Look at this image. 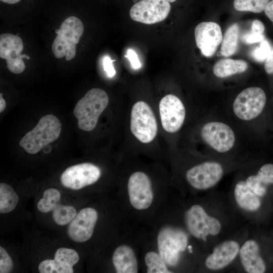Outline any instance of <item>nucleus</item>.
<instances>
[{
	"instance_id": "nucleus-25",
	"label": "nucleus",
	"mask_w": 273,
	"mask_h": 273,
	"mask_svg": "<svg viewBox=\"0 0 273 273\" xmlns=\"http://www.w3.org/2000/svg\"><path fill=\"white\" fill-rule=\"evenodd\" d=\"M61 194L57 189H48L44 191L43 197L37 202V208L41 212H49L59 204Z\"/></svg>"
},
{
	"instance_id": "nucleus-17",
	"label": "nucleus",
	"mask_w": 273,
	"mask_h": 273,
	"mask_svg": "<svg viewBox=\"0 0 273 273\" xmlns=\"http://www.w3.org/2000/svg\"><path fill=\"white\" fill-rule=\"evenodd\" d=\"M239 251V245L237 242L225 241L214 248L213 253L207 257L205 265L211 270L221 269L236 258Z\"/></svg>"
},
{
	"instance_id": "nucleus-7",
	"label": "nucleus",
	"mask_w": 273,
	"mask_h": 273,
	"mask_svg": "<svg viewBox=\"0 0 273 273\" xmlns=\"http://www.w3.org/2000/svg\"><path fill=\"white\" fill-rule=\"evenodd\" d=\"M185 221L190 233L195 238L204 241L207 236H215L221 230L219 221L209 216L203 208L198 205H193L186 212Z\"/></svg>"
},
{
	"instance_id": "nucleus-42",
	"label": "nucleus",
	"mask_w": 273,
	"mask_h": 273,
	"mask_svg": "<svg viewBox=\"0 0 273 273\" xmlns=\"http://www.w3.org/2000/svg\"><path fill=\"white\" fill-rule=\"evenodd\" d=\"M188 249L189 250L192 249V246H188Z\"/></svg>"
},
{
	"instance_id": "nucleus-24",
	"label": "nucleus",
	"mask_w": 273,
	"mask_h": 273,
	"mask_svg": "<svg viewBox=\"0 0 273 273\" xmlns=\"http://www.w3.org/2000/svg\"><path fill=\"white\" fill-rule=\"evenodd\" d=\"M19 201L18 196L9 185L0 183V213H7L13 210Z\"/></svg>"
},
{
	"instance_id": "nucleus-37",
	"label": "nucleus",
	"mask_w": 273,
	"mask_h": 273,
	"mask_svg": "<svg viewBox=\"0 0 273 273\" xmlns=\"http://www.w3.org/2000/svg\"><path fill=\"white\" fill-rule=\"evenodd\" d=\"M264 69L267 74H273V49L265 60Z\"/></svg>"
},
{
	"instance_id": "nucleus-9",
	"label": "nucleus",
	"mask_w": 273,
	"mask_h": 273,
	"mask_svg": "<svg viewBox=\"0 0 273 273\" xmlns=\"http://www.w3.org/2000/svg\"><path fill=\"white\" fill-rule=\"evenodd\" d=\"M170 10L169 2L165 0H142L131 7L129 15L135 21L153 24L166 19Z\"/></svg>"
},
{
	"instance_id": "nucleus-3",
	"label": "nucleus",
	"mask_w": 273,
	"mask_h": 273,
	"mask_svg": "<svg viewBox=\"0 0 273 273\" xmlns=\"http://www.w3.org/2000/svg\"><path fill=\"white\" fill-rule=\"evenodd\" d=\"M84 32L81 21L75 16L66 18L59 29L55 30L57 34L52 46L55 57L60 59L65 57L67 61L72 60L76 55V44Z\"/></svg>"
},
{
	"instance_id": "nucleus-4",
	"label": "nucleus",
	"mask_w": 273,
	"mask_h": 273,
	"mask_svg": "<svg viewBox=\"0 0 273 273\" xmlns=\"http://www.w3.org/2000/svg\"><path fill=\"white\" fill-rule=\"evenodd\" d=\"M130 129L133 135L140 142L148 144L156 138L158 125L154 112L146 102L134 104L130 113Z\"/></svg>"
},
{
	"instance_id": "nucleus-1",
	"label": "nucleus",
	"mask_w": 273,
	"mask_h": 273,
	"mask_svg": "<svg viewBox=\"0 0 273 273\" xmlns=\"http://www.w3.org/2000/svg\"><path fill=\"white\" fill-rule=\"evenodd\" d=\"M109 97L102 89L89 90L76 104L73 114L77 119L78 127L90 131L96 126L99 118L109 103Z\"/></svg>"
},
{
	"instance_id": "nucleus-30",
	"label": "nucleus",
	"mask_w": 273,
	"mask_h": 273,
	"mask_svg": "<svg viewBox=\"0 0 273 273\" xmlns=\"http://www.w3.org/2000/svg\"><path fill=\"white\" fill-rule=\"evenodd\" d=\"M38 271L40 273H73V268L65 267L55 259H47L41 261L38 265Z\"/></svg>"
},
{
	"instance_id": "nucleus-27",
	"label": "nucleus",
	"mask_w": 273,
	"mask_h": 273,
	"mask_svg": "<svg viewBox=\"0 0 273 273\" xmlns=\"http://www.w3.org/2000/svg\"><path fill=\"white\" fill-rule=\"evenodd\" d=\"M145 262L148 273H170L166 264L159 254L154 251L147 252L145 256Z\"/></svg>"
},
{
	"instance_id": "nucleus-21",
	"label": "nucleus",
	"mask_w": 273,
	"mask_h": 273,
	"mask_svg": "<svg viewBox=\"0 0 273 273\" xmlns=\"http://www.w3.org/2000/svg\"><path fill=\"white\" fill-rule=\"evenodd\" d=\"M234 195L237 204L243 209L253 211L260 206L261 201L258 196L247 185L246 181L237 183Z\"/></svg>"
},
{
	"instance_id": "nucleus-34",
	"label": "nucleus",
	"mask_w": 273,
	"mask_h": 273,
	"mask_svg": "<svg viewBox=\"0 0 273 273\" xmlns=\"http://www.w3.org/2000/svg\"><path fill=\"white\" fill-rule=\"evenodd\" d=\"M109 56H105L103 59V68L107 75L112 77L116 74V71L113 65V61Z\"/></svg>"
},
{
	"instance_id": "nucleus-11",
	"label": "nucleus",
	"mask_w": 273,
	"mask_h": 273,
	"mask_svg": "<svg viewBox=\"0 0 273 273\" xmlns=\"http://www.w3.org/2000/svg\"><path fill=\"white\" fill-rule=\"evenodd\" d=\"M24 45L18 35L3 33L0 35V57L6 60L9 70L14 74H20L25 69L23 59H30L26 54H21Z\"/></svg>"
},
{
	"instance_id": "nucleus-20",
	"label": "nucleus",
	"mask_w": 273,
	"mask_h": 273,
	"mask_svg": "<svg viewBox=\"0 0 273 273\" xmlns=\"http://www.w3.org/2000/svg\"><path fill=\"white\" fill-rule=\"evenodd\" d=\"M246 183L258 196H264L266 192V186L273 184V164L263 165L257 174L249 176Z\"/></svg>"
},
{
	"instance_id": "nucleus-12",
	"label": "nucleus",
	"mask_w": 273,
	"mask_h": 273,
	"mask_svg": "<svg viewBox=\"0 0 273 273\" xmlns=\"http://www.w3.org/2000/svg\"><path fill=\"white\" fill-rule=\"evenodd\" d=\"M127 190L130 203L137 210L149 208L153 200V192L151 180L146 173L135 171L128 180Z\"/></svg>"
},
{
	"instance_id": "nucleus-6",
	"label": "nucleus",
	"mask_w": 273,
	"mask_h": 273,
	"mask_svg": "<svg viewBox=\"0 0 273 273\" xmlns=\"http://www.w3.org/2000/svg\"><path fill=\"white\" fill-rule=\"evenodd\" d=\"M266 101L265 94L261 88L248 87L242 90L235 99L233 111L240 119L250 120L262 112Z\"/></svg>"
},
{
	"instance_id": "nucleus-31",
	"label": "nucleus",
	"mask_w": 273,
	"mask_h": 273,
	"mask_svg": "<svg viewBox=\"0 0 273 273\" xmlns=\"http://www.w3.org/2000/svg\"><path fill=\"white\" fill-rule=\"evenodd\" d=\"M270 51V47L268 41L262 40L259 47L253 51L252 56L255 60L262 62L266 59Z\"/></svg>"
},
{
	"instance_id": "nucleus-39",
	"label": "nucleus",
	"mask_w": 273,
	"mask_h": 273,
	"mask_svg": "<svg viewBox=\"0 0 273 273\" xmlns=\"http://www.w3.org/2000/svg\"><path fill=\"white\" fill-rule=\"evenodd\" d=\"M2 94H0V112L2 113L6 108V103L2 96Z\"/></svg>"
},
{
	"instance_id": "nucleus-18",
	"label": "nucleus",
	"mask_w": 273,
	"mask_h": 273,
	"mask_svg": "<svg viewBox=\"0 0 273 273\" xmlns=\"http://www.w3.org/2000/svg\"><path fill=\"white\" fill-rule=\"evenodd\" d=\"M240 257L245 270L249 273H263L265 265L259 253V246L253 240L247 241L240 249Z\"/></svg>"
},
{
	"instance_id": "nucleus-16",
	"label": "nucleus",
	"mask_w": 273,
	"mask_h": 273,
	"mask_svg": "<svg viewBox=\"0 0 273 273\" xmlns=\"http://www.w3.org/2000/svg\"><path fill=\"white\" fill-rule=\"evenodd\" d=\"M194 34L197 47L207 57L214 55L223 38L220 26L213 22H201L196 27Z\"/></svg>"
},
{
	"instance_id": "nucleus-22",
	"label": "nucleus",
	"mask_w": 273,
	"mask_h": 273,
	"mask_svg": "<svg viewBox=\"0 0 273 273\" xmlns=\"http://www.w3.org/2000/svg\"><path fill=\"white\" fill-rule=\"evenodd\" d=\"M248 68L247 62L241 60L225 59L218 61L213 66V72L219 78H224L245 71Z\"/></svg>"
},
{
	"instance_id": "nucleus-2",
	"label": "nucleus",
	"mask_w": 273,
	"mask_h": 273,
	"mask_svg": "<svg viewBox=\"0 0 273 273\" xmlns=\"http://www.w3.org/2000/svg\"><path fill=\"white\" fill-rule=\"evenodd\" d=\"M61 129V123L56 116L53 114L44 115L22 137L19 145L28 153L36 154L43 147L58 139Z\"/></svg>"
},
{
	"instance_id": "nucleus-23",
	"label": "nucleus",
	"mask_w": 273,
	"mask_h": 273,
	"mask_svg": "<svg viewBox=\"0 0 273 273\" xmlns=\"http://www.w3.org/2000/svg\"><path fill=\"white\" fill-rule=\"evenodd\" d=\"M239 27L237 24L231 25L225 32L222 38L220 55L229 57L236 53L238 48Z\"/></svg>"
},
{
	"instance_id": "nucleus-19",
	"label": "nucleus",
	"mask_w": 273,
	"mask_h": 273,
	"mask_svg": "<svg viewBox=\"0 0 273 273\" xmlns=\"http://www.w3.org/2000/svg\"><path fill=\"white\" fill-rule=\"evenodd\" d=\"M112 262L117 273H136L138 266L133 250L123 245L117 247L112 255Z\"/></svg>"
},
{
	"instance_id": "nucleus-32",
	"label": "nucleus",
	"mask_w": 273,
	"mask_h": 273,
	"mask_svg": "<svg viewBox=\"0 0 273 273\" xmlns=\"http://www.w3.org/2000/svg\"><path fill=\"white\" fill-rule=\"evenodd\" d=\"M13 268V262L6 250L0 247V272H10Z\"/></svg>"
},
{
	"instance_id": "nucleus-40",
	"label": "nucleus",
	"mask_w": 273,
	"mask_h": 273,
	"mask_svg": "<svg viewBox=\"0 0 273 273\" xmlns=\"http://www.w3.org/2000/svg\"><path fill=\"white\" fill-rule=\"evenodd\" d=\"M0 1L3 3L9 4H14L18 3L21 0H0Z\"/></svg>"
},
{
	"instance_id": "nucleus-13",
	"label": "nucleus",
	"mask_w": 273,
	"mask_h": 273,
	"mask_svg": "<svg viewBox=\"0 0 273 273\" xmlns=\"http://www.w3.org/2000/svg\"><path fill=\"white\" fill-rule=\"evenodd\" d=\"M201 135L205 143L220 153L229 151L235 141V134L231 128L220 122L205 124L201 130Z\"/></svg>"
},
{
	"instance_id": "nucleus-14",
	"label": "nucleus",
	"mask_w": 273,
	"mask_h": 273,
	"mask_svg": "<svg viewBox=\"0 0 273 273\" xmlns=\"http://www.w3.org/2000/svg\"><path fill=\"white\" fill-rule=\"evenodd\" d=\"M223 169L215 162H205L194 166L186 172V179L194 188L205 190L215 186L221 178Z\"/></svg>"
},
{
	"instance_id": "nucleus-29",
	"label": "nucleus",
	"mask_w": 273,
	"mask_h": 273,
	"mask_svg": "<svg viewBox=\"0 0 273 273\" xmlns=\"http://www.w3.org/2000/svg\"><path fill=\"white\" fill-rule=\"evenodd\" d=\"M54 259L65 267L72 268L79 261V256L73 249L61 247L56 250Z\"/></svg>"
},
{
	"instance_id": "nucleus-38",
	"label": "nucleus",
	"mask_w": 273,
	"mask_h": 273,
	"mask_svg": "<svg viewBox=\"0 0 273 273\" xmlns=\"http://www.w3.org/2000/svg\"><path fill=\"white\" fill-rule=\"evenodd\" d=\"M264 11L265 15L272 22L273 25V0L269 2Z\"/></svg>"
},
{
	"instance_id": "nucleus-15",
	"label": "nucleus",
	"mask_w": 273,
	"mask_h": 273,
	"mask_svg": "<svg viewBox=\"0 0 273 273\" xmlns=\"http://www.w3.org/2000/svg\"><path fill=\"white\" fill-rule=\"evenodd\" d=\"M98 218L95 209L86 207L81 209L69 223L67 233L72 241L81 243L92 236Z\"/></svg>"
},
{
	"instance_id": "nucleus-26",
	"label": "nucleus",
	"mask_w": 273,
	"mask_h": 273,
	"mask_svg": "<svg viewBox=\"0 0 273 273\" xmlns=\"http://www.w3.org/2000/svg\"><path fill=\"white\" fill-rule=\"evenodd\" d=\"M76 215L72 206L58 204L53 210L52 217L57 224L64 225L70 223Z\"/></svg>"
},
{
	"instance_id": "nucleus-36",
	"label": "nucleus",
	"mask_w": 273,
	"mask_h": 273,
	"mask_svg": "<svg viewBox=\"0 0 273 273\" xmlns=\"http://www.w3.org/2000/svg\"><path fill=\"white\" fill-rule=\"evenodd\" d=\"M265 27L263 23L259 20H254L251 25V32L257 34H263Z\"/></svg>"
},
{
	"instance_id": "nucleus-33",
	"label": "nucleus",
	"mask_w": 273,
	"mask_h": 273,
	"mask_svg": "<svg viewBox=\"0 0 273 273\" xmlns=\"http://www.w3.org/2000/svg\"><path fill=\"white\" fill-rule=\"evenodd\" d=\"M264 38L263 34H257L251 31L244 34L242 39L246 43L252 44L262 41L263 40Z\"/></svg>"
},
{
	"instance_id": "nucleus-8",
	"label": "nucleus",
	"mask_w": 273,
	"mask_h": 273,
	"mask_svg": "<svg viewBox=\"0 0 273 273\" xmlns=\"http://www.w3.org/2000/svg\"><path fill=\"white\" fill-rule=\"evenodd\" d=\"M101 175V170L98 166L84 162L66 168L61 175L60 181L64 187L77 190L95 183Z\"/></svg>"
},
{
	"instance_id": "nucleus-41",
	"label": "nucleus",
	"mask_w": 273,
	"mask_h": 273,
	"mask_svg": "<svg viewBox=\"0 0 273 273\" xmlns=\"http://www.w3.org/2000/svg\"><path fill=\"white\" fill-rule=\"evenodd\" d=\"M165 1H167V2H169V3H170V2L172 3V2H175L176 0H165Z\"/></svg>"
},
{
	"instance_id": "nucleus-10",
	"label": "nucleus",
	"mask_w": 273,
	"mask_h": 273,
	"mask_svg": "<svg viewBox=\"0 0 273 273\" xmlns=\"http://www.w3.org/2000/svg\"><path fill=\"white\" fill-rule=\"evenodd\" d=\"M161 125L165 131L174 133L182 126L186 110L181 101L176 96L168 94L163 97L159 104Z\"/></svg>"
},
{
	"instance_id": "nucleus-35",
	"label": "nucleus",
	"mask_w": 273,
	"mask_h": 273,
	"mask_svg": "<svg viewBox=\"0 0 273 273\" xmlns=\"http://www.w3.org/2000/svg\"><path fill=\"white\" fill-rule=\"evenodd\" d=\"M125 57L128 59L133 68L137 69L141 67V64L138 55L133 50H128L127 54Z\"/></svg>"
},
{
	"instance_id": "nucleus-28",
	"label": "nucleus",
	"mask_w": 273,
	"mask_h": 273,
	"mask_svg": "<svg viewBox=\"0 0 273 273\" xmlns=\"http://www.w3.org/2000/svg\"><path fill=\"white\" fill-rule=\"evenodd\" d=\"M270 0H234L233 6L240 12L259 13L264 9Z\"/></svg>"
},
{
	"instance_id": "nucleus-5",
	"label": "nucleus",
	"mask_w": 273,
	"mask_h": 273,
	"mask_svg": "<svg viewBox=\"0 0 273 273\" xmlns=\"http://www.w3.org/2000/svg\"><path fill=\"white\" fill-rule=\"evenodd\" d=\"M188 244V237L183 231L171 227H164L159 232L157 245L159 255L166 264L176 265L180 253L185 251Z\"/></svg>"
}]
</instances>
